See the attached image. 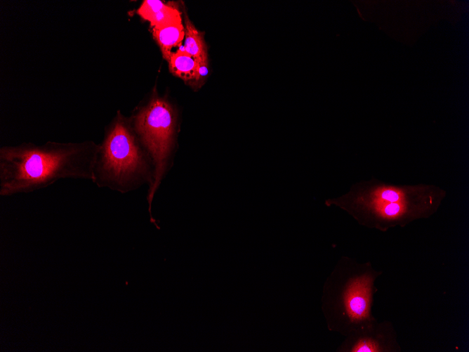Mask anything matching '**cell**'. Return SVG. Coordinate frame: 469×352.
<instances>
[{
	"instance_id": "cell-1",
	"label": "cell",
	"mask_w": 469,
	"mask_h": 352,
	"mask_svg": "<svg viewBox=\"0 0 469 352\" xmlns=\"http://www.w3.org/2000/svg\"><path fill=\"white\" fill-rule=\"evenodd\" d=\"M98 147L93 143H31L0 149V195L27 193L61 179L92 181Z\"/></svg>"
},
{
	"instance_id": "cell-2",
	"label": "cell",
	"mask_w": 469,
	"mask_h": 352,
	"mask_svg": "<svg viewBox=\"0 0 469 352\" xmlns=\"http://www.w3.org/2000/svg\"><path fill=\"white\" fill-rule=\"evenodd\" d=\"M151 157L141 144L131 122L118 112L98 147L92 182L121 193L135 190L154 181Z\"/></svg>"
},
{
	"instance_id": "cell-3",
	"label": "cell",
	"mask_w": 469,
	"mask_h": 352,
	"mask_svg": "<svg viewBox=\"0 0 469 352\" xmlns=\"http://www.w3.org/2000/svg\"><path fill=\"white\" fill-rule=\"evenodd\" d=\"M130 122L154 165V181L148 187L147 200L150 221L156 225L152 216L151 206L155 193L173 165L177 111L167 99L154 94L145 105L138 109Z\"/></svg>"
},
{
	"instance_id": "cell-4",
	"label": "cell",
	"mask_w": 469,
	"mask_h": 352,
	"mask_svg": "<svg viewBox=\"0 0 469 352\" xmlns=\"http://www.w3.org/2000/svg\"><path fill=\"white\" fill-rule=\"evenodd\" d=\"M371 278L367 275L352 276L341 294L343 318L350 325H358L369 318Z\"/></svg>"
},
{
	"instance_id": "cell-5",
	"label": "cell",
	"mask_w": 469,
	"mask_h": 352,
	"mask_svg": "<svg viewBox=\"0 0 469 352\" xmlns=\"http://www.w3.org/2000/svg\"><path fill=\"white\" fill-rule=\"evenodd\" d=\"M137 13L148 21L153 29L182 23L178 8L159 0L143 1Z\"/></svg>"
},
{
	"instance_id": "cell-6",
	"label": "cell",
	"mask_w": 469,
	"mask_h": 352,
	"mask_svg": "<svg viewBox=\"0 0 469 352\" xmlns=\"http://www.w3.org/2000/svg\"><path fill=\"white\" fill-rule=\"evenodd\" d=\"M169 70L185 82H195L198 73L199 59H195L183 49L173 52L168 61Z\"/></svg>"
},
{
	"instance_id": "cell-7",
	"label": "cell",
	"mask_w": 469,
	"mask_h": 352,
	"mask_svg": "<svg viewBox=\"0 0 469 352\" xmlns=\"http://www.w3.org/2000/svg\"><path fill=\"white\" fill-rule=\"evenodd\" d=\"M153 37L159 44L163 57L168 62L172 48L181 46L185 37V27L183 23L153 29Z\"/></svg>"
},
{
	"instance_id": "cell-8",
	"label": "cell",
	"mask_w": 469,
	"mask_h": 352,
	"mask_svg": "<svg viewBox=\"0 0 469 352\" xmlns=\"http://www.w3.org/2000/svg\"><path fill=\"white\" fill-rule=\"evenodd\" d=\"M185 43L183 50L195 59L207 55V48L202 34L192 22L185 16Z\"/></svg>"
},
{
	"instance_id": "cell-9",
	"label": "cell",
	"mask_w": 469,
	"mask_h": 352,
	"mask_svg": "<svg viewBox=\"0 0 469 352\" xmlns=\"http://www.w3.org/2000/svg\"><path fill=\"white\" fill-rule=\"evenodd\" d=\"M377 345L371 339L362 338L357 339L351 346L352 352H374L378 351Z\"/></svg>"
},
{
	"instance_id": "cell-10",
	"label": "cell",
	"mask_w": 469,
	"mask_h": 352,
	"mask_svg": "<svg viewBox=\"0 0 469 352\" xmlns=\"http://www.w3.org/2000/svg\"><path fill=\"white\" fill-rule=\"evenodd\" d=\"M382 213L388 216H393L399 214L403 209L402 204L399 202H385L383 205L379 207Z\"/></svg>"
},
{
	"instance_id": "cell-11",
	"label": "cell",
	"mask_w": 469,
	"mask_h": 352,
	"mask_svg": "<svg viewBox=\"0 0 469 352\" xmlns=\"http://www.w3.org/2000/svg\"><path fill=\"white\" fill-rule=\"evenodd\" d=\"M379 197L385 202H397L401 200L402 195L393 190H385L379 195Z\"/></svg>"
}]
</instances>
